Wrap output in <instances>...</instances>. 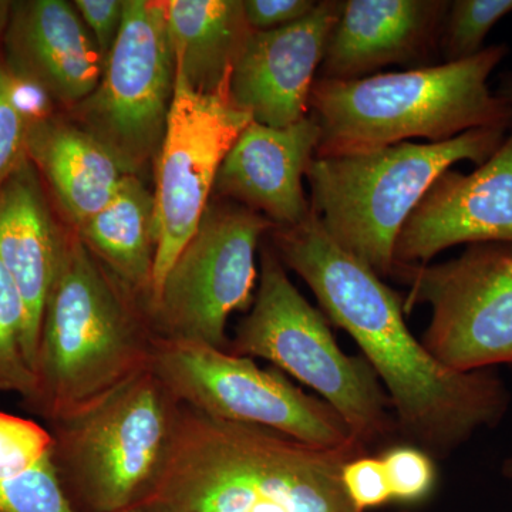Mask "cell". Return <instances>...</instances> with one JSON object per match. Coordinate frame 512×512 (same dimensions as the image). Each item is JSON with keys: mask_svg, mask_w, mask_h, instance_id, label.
<instances>
[{"mask_svg": "<svg viewBox=\"0 0 512 512\" xmlns=\"http://www.w3.org/2000/svg\"><path fill=\"white\" fill-rule=\"evenodd\" d=\"M272 234L282 264L301 276L375 370L397 434L409 446L443 460L504 420L511 404L504 380L493 369L458 372L443 365L410 332L402 296L340 248L312 211L301 224Z\"/></svg>", "mask_w": 512, "mask_h": 512, "instance_id": "obj_1", "label": "cell"}, {"mask_svg": "<svg viewBox=\"0 0 512 512\" xmlns=\"http://www.w3.org/2000/svg\"><path fill=\"white\" fill-rule=\"evenodd\" d=\"M360 443L313 447L265 427L212 419L181 404L163 471L144 512H362L343 468Z\"/></svg>", "mask_w": 512, "mask_h": 512, "instance_id": "obj_2", "label": "cell"}, {"mask_svg": "<svg viewBox=\"0 0 512 512\" xmlns=\"http://www.w3.org/2000/svg\"><path fill=\"white\" fill-rule=\"evenodd\" d=\"M157 338L147 303L67 237L40 323L35 393L23 407L46 423L79 412L150 369Z\"/></svg>", "mask_w": 512, "mask_h": 512, "instance_id": "obj_3", "label": "cell"}, {"mask_svg": "<svg viewBox=\"0 0 512 512\" xmlns=\"http://www.w3.org/2000/svg\"><path fill=\"white\" fill-rule=\"evenodd\" d=\"M507 53V46L495 45L461 62L316 79L309 99L319 128L315 157L365 153L414 137L441 143L477 128L510 130L507 104L488 86Z\"/></svg>", "mask_w": 512, "mask_h": 512, "instance_id": "obj_4", "label": "cell"}, {"mask_svg": "<svg viewBox=\"0 0 512 512\" xmlns=\"http://www.w3.org/2000/svg\"><path fill=\"white\" fill-rule=\"evenodd\" d=\"M507 128H477L441 143H404L345 156L315 157L306 177L312 214L330 238L380 278L392 276L403 225L431 184L458 161L480 167Z\"/></svg>", "mask_w": 512, "mask_h": 512, "instance_id": "obj_5", "label": "cell"}, {"mask_svg": "<svg viewBox=\"0 0 512 512\" xmlns=\"http://www.w3.org/2000/svg\"><path fill=\"white\" fill-rule=\"evenodd\" d=\"M181 403L147 369L52 423L53 466L76 512L137 507L156 484Z\"/></svg>", "mask_w": 512, "mask_h": 512, "instance_id": "obj_6", "label": "cell"}, {"mask_svg": "<svg viewBox=\"0 0 512 512\" xmlns=\"http://www.w3.org/2000/svg\"><path fill=\"white\" fill-rule=\"evenodd\" d=\"M228 352L268 360L311 387L367 450L397 434L389 397L375 370L365 357L339 348L328 322L292 284L275 249L262 251L258 291L229 340Z\"/></svg>", "mask_w": 512, "mask_h": 512, "instance_id": "obj_7", "label": "cell"}, {"mask_svg": "<svg viewBox=\"0 0 512 512\" xmlns=\"http://www.w3.org/2000/svg\"><path fill=\"white\" fill-rule=\"evenodd\" d=\"M150 369L178 402L212 419L265 427L313 447L357 443L325 400L306 393L276 367L262 369L252 357L157 338Z\"/></svg>", "mask_w": 512, "mask_h": 512, "instance_id": "obj_8", "label": "cell"}, {"mask_svg": "<svg viewBox=\"0 0 512 512\" xmlns=\"http://www.w3.org/2000/svg\"><path fill=\"white\" fill-rule=\"evenodd\" d=\"M404 313L431 308L423 345L458 372L512 366V244L468 245L443 264H399Z\"/></svg>", "mask_w": 512, "mask_h": 512, "instance_id": "obj_9", "label": "cell"}, {"mask_svg": "<svg viewBox=\"0 0 512 512\" xmlns=\"http://www.w3.org/2000/svg\"><path fill=\"white\" fill-rule=\"evenodd\" d=\"M275 229L268 218L238 202L208 205L200 227L148 303L158 338L228 350L234 312L254 302L259 239Z\"/></svg>", "mask_w": 512, "mask_h": 512, "instance_id": "obj_10", "label": "cell"}, {"mask_svg": "<svg viewBox=\"0 0 512 512\" xmlns=\"http://www.w3.org/2000/svg\"><path fill=\"white\" fill-rule=\"evenodd\" d=\"M175 55L165 2L126 0L97 89L74 109L82 128L137 175L158 156L174 99Z\"/></svg>", "mask_w": 512, "mask_h": 512, "instance_id": "obj_11", "label": "cell"}, {"mask_svg": "<svg viewBox=\"0 0 512 512\" xmlns=\"http://www.w3.org/2000/svg\"><path fill=\"white\" fill-rule=\"evenodd\" d=\"M249 123L251 116L232 103L228 90L194 92L175 70L173 104L157 158V249L148 303L200 227L222 161Z\"/></svg>", "mask_w": 512, "mask_h": 512, "instance_id": "obj_12", "label": "cell"}, {"mask_svg": "<svg viewBox=\"0 0 512 512\" xmlns=\"http://www.w3.org/2000/svg\"><path fill=\"white\" fill-rule=\"evenodd\" d=\"M343 2L320 0L305 18L272 30H251L229 77V99L252 121L285 128L309 116L330 33Z\"/></svg>", "mask_w": 512, "mask_h": 512, "instance_id": "obj_13", "label": "cell"}, {"mask_svg": "<svg viewBox=\"0 0 512 512\" xmlns=\"http://www.w3.org/2000/svg\"><path fill=\"white\" fill-rule=\"evenodd\" d=\"M512 244V131L473 173L447 170L431 184L400 231L399 264H429L461 244Z\"/></svg>", "mask_w": 512, "mask_h": 512, "instance_id": "obj_14", "label": "cell"}, {"mask_svg": "<svg viewBox=\"0 0 512 512\" xmlns=\"http://www.w3.org/2000/svg\"><path fill=\"white\" fill-rule=\"evenodd\" d=\"M3 62L19 83L74 107L97 89L106 66L73 3L64 0L12 3Z\"/></svg>", "mask_w": 512, "mask_h": 512, "instance_id": "obj_15", "label": "cell"}, {"mask_svg": "<svg viewBox=\"0 0 512 512\" xmlns=\"http://www.w3.org/2000/svg\"><path fill=\"white\" fill-rule=\"evenodd\" d=\"M318 144L311 116L285 128L252 121L222 161L214 191L264 215L275 228L295 227L311 214L302 177Z\"/></svg>", "mask_w": 512, "mask_h": 512, "instance_id": "obj_16", "label": "cell"}, {"mask_svg": "<svg viewBox=\"0 0 512 512\" xmlns=\"http://www.w3.org/2000/svg\"><path fill=\"white\" fill-rule=\"evenodd\" d=\"M448 5L443 0H346L318 79H360L387 64L424 59L440 40Z\"/></svg>", "mask_w": 512, "mask_h": 512, "instance_id": "obj_17", "label": "cell"}, {"mask_svg": "<svg viewBox=\"0 0 512 512\" xmlns=\"http://www.w3.org/2000/svg\"><path fill=\"white\" fill-rule=\"evenodd\" d=\"M67 235L47 204L28 157L0 185V261L18 286L28 315V352L35 363L40 323Z\"/></svg>", "mask_w": 512, "mask_h": 512, "instance_id": "obj_18", "label": "cell"}, {"mask_svg": "<svg viewBox=\"0 0 512 512\" xmlns=\"http://www.w3.org/2000/svg\"><path fill=\"white\" fill-rule=\"evenodd\" d=\"M26 157L46 178L76 228L103 210L133 175L82 127L49 117L30 121Z\"/></svg>", "mask_w": 512, "mask_h": 512, "instance_id": "obj_19", "label": "cell"}, {"mask_svg": "<svg viewBox=\"0 0 512 512\" xmlns=\"http://www.w3.org/2000/svg\"><path fill=\"white\" fill-rule=\"evenodd\" d=\"M177 73L194 92L228 90L235 60L251 28L241 0L165 2Z\"/></svg>", "mask_w": 512, "mask_h": 512, "instance_id": "obj_20", "label": "cell"}, {"mask_svg": "<svg viewBox=\"0 0 512 512\" xmlns=\"http://www.w3.org/2000/svg\"><path fill=\"white\" fill-rule=\"evenodd\" d=\"M86 248L134 295L148 303L157 249L156 201L137 175L77 227Z\"/></svg>", "mask_w": 512, "mask_h": 512, "instance_id": "obj_21", "label": "cell"}, {"mask_svg": "<svg viewBox=\"0 0 512 512\" xmlns=\"http://www.w3.org/2000/svg\"><path fill=\"white\" fill-rule=\"evenodd\" d=\"M35 373L28 352V315L12 275L0 261V393L32 399Z\"/></svg>", "mask_w": 512, "mask_h": 512, "instance_id": "obj_22", "label": "cell"}, {"mask_svg": "<svg viewBox=\"0 0 512 512\" xmlns=\"http://www.w3.org/2000/svg\"><path fill=\"white\" fill-rule=\"evenodd\" d=\"M512 12V0H456L448 5L440 40L446 63L470 59L484 49L497 22Z\"/></svg>", "mask_w": 512, "mask_h": 512, "instance_id": "obj_23", "label": "cell"}, {"mask_svg": "<svg viewBox=\"0 0 512 512\" xmlns=\"http://www.w3.org/2000/svg\"><path fill=\"white\" fill-rule=\"evenodd\" d=\"M53 439L32 419L0 412V478L22 476L52 460Z\"/></svg>", "mask_w": 512, "mask_h": 512, "instance_id": "obj_24", "label": "cell"}, {"mask_svg": "<svg viewBox=\"0 0 512 512\" xmlns=\"http://www.w3.org/2000/svg\"><path fill=\"white\" fill-rule=\"evenodd\" d=\"M0 512H76L53 460L22 476L0 478Z\"/></svg>", "mask_w": 512, "mask_h": 512, "instance_id": "obj_25", "label": "cell"}, {"mask_svg": "<svg viewBox=\"0 0 512 512\" xmlns=\"http://www.w3.org/2000/svg\"><path fill=\"white\" fill-rule=\"evenodd\" d=\"M18 86L5 62H0V185L26 157L32 117L20 106Z\"/></svg>", "mask_w": 512, "mask_h": 512, "instance_id": "obj_26", "label": "cell"}, {"mask_svg": "<svg viewBox=\"0 0 512 512\" xmlns=\"http://www.w3.org/2000/svg\"><path fill=\"white\" fill-rule=\"evenodd\" d=\"M382 461L386 468L392 500L413 504L424 500L436 483L433 458L420 448L396 446L386 450Z\"/></svg>", "mask_w": 512, "mask_h": 512, "instance_id": "obj_27", "label": "cell"}, {"mask_svg": "<svg viewBox=\"0 0 512 512\" xmlns=\"http://www.w3.org/2000/svg\"><path fill=\"white\" fill-rule=\"evenodd\" d=\"M342 480L350 501L359 511L365 512L392 501L386 468L380 457L363 454L353 458L343 468Z\"/></svg>", "mask_w": 512, "mask_h": 512, "instance_id": "obj_28", "label": "cell"}, {"mask_svg": "<svg viewBox=\"0 0 512 512\" xmlns=\"http://www.w3.org/2000/svg\"><path fill=\"white\" fill-rule=\"evenodd\" d=\"M73 5L106 63L120 35L126 0H76Z\"/></svg>", "mask_w": 512, "mask_h": 512, "instance_id": "obj_29", "label": "cell"}, {"mask_svg": "<svg viewBox=\"0 0 512 512\" xmlns=\"http://www.w3.org/2000/svg\"><path fill=\"white\" fill-rule=\"evenodd\" d=\"M315 0H244V15L251 30H272L291 25L315 9Z\"/></svg>", "mask_w": 512, "mask_h": 512, "instance_id": "obj_30", "label": "cell"}, {"mask_svg": "<svg viewBox=\"0 0 512 512\" xmlns=\"http://www.w3.org/2000/svg\"><path fill=\"white\" fill-rule=\"evenodd\" d=\"M497 96L501 97V99L504 100V103L507 104L508 111H510V130H512V79L508 80V82L501 87Z\"/></svg>", "mask_w": 512, "mask_h": 512, "instance_id": "obj_31", "label": "cell"}, {"mask_svg": "<svg viewBox=\"0 0 512 512\" xmlns=\"http://www.w3.org/2000/svg\"><path fill=\"white\" fill-rule=\"evenodd\" d=\"M10 9H12V2L0 0V30L5 29L8 25Z\"/></svg>", "mask_w": 512, "mask_h": 512, "instance_id": "obj_32", "label": "cell"}, {"mask_svg": "<svg viewBox=\"0 0 512 512\" xmlns=\"http://www.w3.org/2000/svg\"><path fill=\"white\" fill-rule=\"evenodd\" d=\"M501 474L508 480H512V454L510 457L505 458L503 466H501Z\"/></svg>", "mask_w": 512, "mask_h": 512, "instance_id": "obj_33", "label": "cell"}, {"mask_svg": "<svg viewBox=\"0 0 512 512\" xmlns=\"http://www.w3.org/2000/svg\"><path fill=\"white\" fill-rule=\"evenodd\" d=\"M121 512H144V511L141 510L140 507H134V508H130V510L121 511Z\"/></svg>", "mask_w": 512, "mask_h": 512, "instance_id": "obj_34", "label": "cell"}]
</instances>
